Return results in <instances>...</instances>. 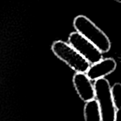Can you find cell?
<instances>
[{
  "label": "cell",
  "mask_w": 121,
  "mask_h": 121,
  "mask_svg": "<svg viewBox=\"0 0 121 121\" xmlns=\"http://www.w3.org/2000/svg\"><path fill=\"white\" fill-rule=\"evenodd\" d=\"M76 31L92 42L103 53H107L111 46L110 41L106 34L88 17L79 15L73 20Z\"/></svg>",
  "instance_id": "obj_1"
},
{
  "label": "cell",
  "mask_w": 121,
  "mask_h": 121,
  "mask_svg": "<svg viewBox=\"0 0 121 121\" xmlns=\"http://www.w3.org/2000/svg\"><path fill=\"white\" fill-rule=\"evenodd\" d=\"M51 50L59 59L78 73H86L90 63L70 43L56 41L51 46Z\"/></svg>",
  "instance_id": "obj_2"
},
{
  "label": "cell",
  "mask_w": 121,
  "mask_h": 121,
  "mask_svg": "<svg viewBox=\"0 0 121 121\" xmlns=\"http://www.w3.org/2000/svg\"><path fill=\"white\" fill-rule=\"evenodd\" d=\"M94 88L95 98L100 109L102 121H115L116 108L108 81L105 78L97 79L95 81Z\"/></svg>",
  "instance_id": "obj_3"
},
{
  "label": "cell",
  "mask_w": 121,
  "mask_h": 121,
  "mask_svg": "<svg viewBox=\"0 0 121 121\" xmlns=\"http://www.w3.org/2000/svg\"><path fill=\"white\" fill-rule=\"evenodd\" d=\"M69 42L90 64H95L103 59V52L78 31L69 35Z\"/></svg>",
  "instance_id": "obj_4"
},
{
  "label": "cell",
  "mask_w": 121,
  "mask_h": 121,
  "mask_svg": "<svg viewBox=\"0 0 121 121\" xmlns=\"http://www.w3.org/2000/svg\"><path fill=\"white\" fill-rule=\"evenodd\" d=\"M91 80L85 73H76L73 78V83L75 89L81 99L84 102H88L95 98L94 85Z\"/></svg>",
  "instance_id": "obj_5"
},
{
  "label": "cell",
  "mask_w": 121,
  "mask_h": 121,
  "mask_svg": "<svg viewBox=\"0 0 121 121\" xmlns=\"http://www.w3.org/2000/svg\"><path fill=\"white\" fill-rule=\"evenodd\" d=\"M116 69L115 60L110 58H103L100 61L92 64L86 72L91 81H95L112 73Z\"/></svg>",
  "instance_id": "obj_6"
},
{
  "label": "cell",
  "mask_w": 121,
  "mask_h": 121,
  "mask_svg": "<svg viewBox=\"0 0 121 121\" xmlns=\"http://www.w3.org/2000/svg\"><path fill=\"white\" fill-rule=\"evenodd\" d=\"M85 121H102L100 109L97 100L86 102L84 107Z\"/></svg>",
  "instance_id": "obj_7"
},
{
  "label": "cell",
  "mask_w": 121,
  "mask_h": 121,
  "mask_svg": "<svg viewBox=\"0 0 121 121\" xmlns=\"http://www.w3.org/2000/svg\"><path fill=\"white\" fill-rule=\"evenodd\" d=\"M112 95L113 102L117 110H121V83H117L112 86Z\"/></svg>",
  "instance_id": "obj_8"
},
{
  "label": "cell",
  "mask_w": 121,
  "mask_h": 121,
  "mask_svg": "<svg viewBox=\"0 0 121 121\" xmlns=\"http://www.w3.org/2000/svg\"><path fill=\"white\" fill-rule=\"evenodd\" d=\"M115 121H121V110H117Z\"/></svg>",
  "instance_id": "obj_9"
},
{
  "label": "cell",
  "mask_w": 121,
  "mask_h": 121,
  "mask_svg": "<svg viewBox=\"0 0 121 121\" xmlns=\"http://www.w3.org/2000/svg\"><path fill=\"white\" fill-rule=\"evenodd\" d=\"M115 1H116V2H117L121 3V0H115Z\"/></svg>",
  "instance_id": "obj_10"
}]
</instances>
